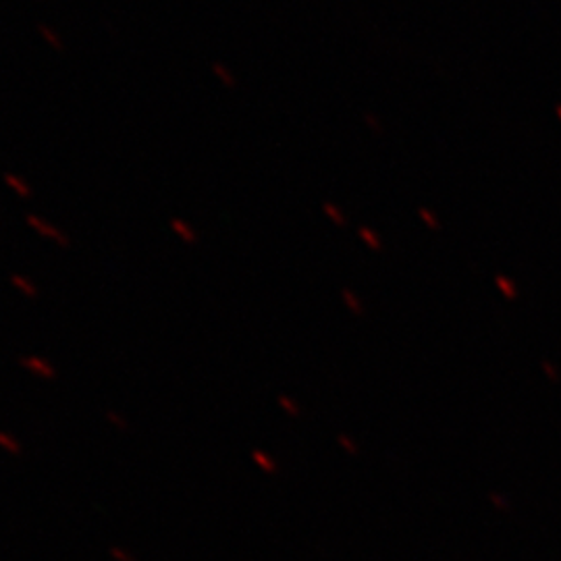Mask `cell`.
<instances>
[{
  "label": "cell",
  "instance_id": "1",
  "mask_svg": "<svg viewBox=\"0 0 561 561\" xmlns=\"http://www.w3.org/2000/svg\"><path fill=\"white\" fill-rule=\"evenodd\" d=\"M18 362L25 373H30L32 377H36L41 381H57V377H59L57 366L38 354H25Z\"/></svg>",
  "mask_w": 561,
  "mask_h": 561
},
{
  "label": "cell",
  "instance_id": "2",
  "mask_svg": "<svg viewBox=\"0 0 561 561\" xmlns=\"http://www.w3.org/2000/svg\"><path fill=\"white\" fill-rule=\"evenodd\" d=\"M25 225H27L38 238L53 241V243H57L60 248H69V245H71V240L65 236V231H60L57 225L42 219L38 215H25Z\"/></svg>",
  "mask_w": 561,
  "mask_h": 561
},
{
  "label": "cell",
  "instance_id": "5",
  "mask_svg": "<svg viewBox=\"0 0 561 561\" xmlns=\"http://www.w3.org/2000/svg\"><path fill=\"white\" fill-rule=\"evenodd\" d=\"M0 449L13 458H20L23 454V445L15 435H11L9 431H0Z\"/></svg>",
  "mask_w": 561,
  "mask_h": 561
},
{
  "label": "cell",
  "instance_id": "9",
  "mask_svg": "<svg viewBox=\"0 0 561 561\" xmlns=\"http://www.w3.org/2000/svg\"><path fill=\"white\" fill-rule=\"evenodd\" d=\"M213 73H215L217 80L221 81L222 85H227V88H233V85H236L233 73H231L222 62H213Z\"/></svg>",
  "mask_w": 561,
  "mask_h": 561
},
{
  "label": "cell",
  "instance_id": "11",
  "mask_svg": "<svg viewBox=\"0 0 561 561\" xmlns=\"http://www.w3.org/2000/svg\"><path fill=\"white\" fill-rule=\"evenodd\" d=\"M252 458L256 463H261L262 468H264V472H275V461L268 460L262 451H252Z\"/></svg>",
  "mask_w": 561,
  "mask_h": 561
},
{
  "label": "cell",
  "instance_id": "10",
  "mask_svg": "<svg viewBox=\"0 0 561 561\" xmlns=\"http://www.w3.org/2000/svg\"><path fill=\"white\" fill-rule=\"evenodd\" d=\"M108 558L113 561H138V558L129 551V549H125V547H111L108 549Z\"/></svg>",
  "mask_w": 561,
  "mask_h": 561
},
{
  "label": "cell",
  "instance_id": "6",
  "mask_svg": "<svg viewBox=\"0 0 561 561\" xmlns=\"http://www.w3.org/2000/svg\"><path fill=\"white\" fill-rule=\"evenodd\" d=\"M4 183H7V187H9L11 192H15L20 198H30V196H32L30 183L25 180H21L18 175H13V173H4Z\"/></svg>",
  "mask_w": 561,
  "mask_h": 561
},
{
  "label": "cell",
  "instance_id": "3",
  "mask_svg": "<svg viewBox=\"0 0 561 561\" xmlns=\"http://www.w3.org/2000/svg\"><path fill=\"white\" fill-rule=\"evenodd\" d=\"M11 285L20 291L23 298H27V300H36L38 296H41V289H38V285L34 283V280L30 279V277H25V275H21V273H13L11 277Z\"/></svg>",
  "mask_w": 561,
  "mask_h": 561
},
{
  "label": "cell",
  "instance_id": "4",
  "mask_svg": "<svg viewBox=\"0 0 561 561\" xmlns=\"http://www.w3.org/2000/svg\"><path fill=\"white\" fill-rule=\"evenodd\" d=\"M169 225H171L173 233H175L181 241H185V243H190V245L198 243V233H196V229H194L190 222L175 217V219H171V221H169Z\"/></svg>",
  "mask_w": 561,
  "mask_h": 561
},
{
  "label": "cell",
  "instance_id": "7",
  "mask_svg": "<svg viewBox=\"0 0 561 561\" xmlns=\"http://www.w3.org/2000/svg\"><path fill=\"white\" fill-rule=\"evenodd\" d=\"M38 34H41L42 41L46 42L50 48H55L57 53L65 50V44L60 41L59 34H57L55 30H50L48 25H41V27H38Z\"/></svg>",
  "mask_w": 561,
  "mask_h": 561
},
{
  "label": "cell",
  "instance_id": "8",
  "mask_svg": "<svg viewBox=\"0 0 561 561\" xmlns=\"http://www.w3.org/2000/svg\"><path fill=\"white\" fill-rule=\"evenodd\" d=\"M104 419H106V422H108L113 428H117L121 433H127V431H129V421H127V416H125V414H121L117 410H108V412L104 414Z\"/></svg>",
  "mask_w": 561,
  "mask_h": 561
}]
</instances>
